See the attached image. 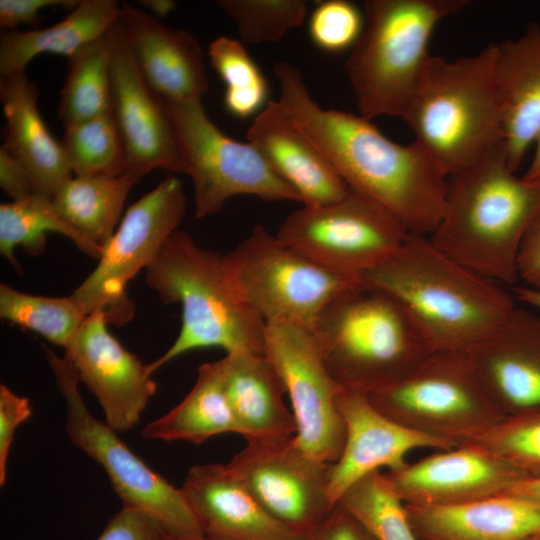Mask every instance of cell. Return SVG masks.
I'll return each instance as SVG.
<instances>
[{
	"instance_id": "1",
	"label": "cell",
	"mask_w": 540,
	"mask_h": 540,
	"mask_svg": "<svg viewBox=\"0 0 540 540\" xmlns=\"http://www.w3.org/2000/svg\"><path fill=\"white\" fill-rule=\"evenodd\" d=\"M274 72L279 100L347 186L382 206L409 234L431 235L448 183L434 157L416 140L392 141L361 115L320 107L291 64L279 62Z\"/></svg>"
},
{
	"instance_id": "2",
	"label": "cell",
	"mask_w": 540,
	"mask_h": 540,
	"mask_svg": "<svg viewBox=\"0 0 540 540\" xmlns=\"http://www.w3.org/2000/svg\"><path fill=\"white\" fill-rule=\"evenodd\" d=\"M359 278L394 296L434 352L468 351L516 307L502 285L455 261L423 235L408 234L390 259Z\"/></svg>"
},
{
	"instance_id": "3",
	"label": "cell",
	"mask_w": 540,
	"mask_h": 540,
	"mask_svg": "<svg viewBox=\"0 0 540 540\" xmlns=\"http://www.w3.org/2000/svg\"><path fill=\"white\" fill-rule=\"evenodd\" d=\"M540 213V182L518 177L504 142L448 177L432 243L455 261L500 284L518 281L517 258Z\"/></svg>"
},
{
	"instance_id": "4",
	"label": "cell",
	"mask_w": 540,
	"mask_h": 540,
	"mask_svg": "<svg viewBox=\"0 0 540 540\" xmlns=\"http://www.w3.org/2000/svg\"><path fill=\"white\" fill-rule=\"evenodd\" d=\"M146 282L163 303L182 307L179 334L148 364L152 373L200 348L265 355L266 322L238 293L226 254L201 248L191 235L177 230L146 269Z\"/></svg>"
},
{
	"instance_id": "5",
	"label": "cell",
	"mask_w": 540,
	"mask_h": 540,
	"mask_svg": "<svg viewBox=\"0 0 540 540\" xmlns=\"http://www.w3.org/2000/svg\"><path fill=\"white\" fill-rule=\"evenodd\" d=\"M312 332L335 382L365 394L406 378L434 352L394 296L362 282L332 299Z\"/></svg>"
},
{
	"instance_id": "6",
	"label": "cell",
	"mask_w": 540,
	"mask_h": 540,
	"mask_svg": "<svg viewBox=\"0 0 540 540\" xmlns=\"http://www.w3.org/2000/svg\"><path fill=\"white\" fill-rule=\"evenodd\" d=\"M496 44L449 60L430 56L403 120L447 176L503 142Z\"/></svg>"
},
{
	"instance_id": "7",
	"label": "cell",
	"mask_w": 540,
	"mask_h": 540,
	"mask_svg": "<svg viewBox=\"0 0 540 540\" xmlns=\"http://www.w3.org/2000/svg\"><path fill=\"white\" fill-rule=\"evenodd\" d=\"M469 0H366L365 25L344 69L360 115L403 119L431 56L435 27Z\"/></svg>"
},
{
	"instance_id": "8",
	"label": "cell",
	"mask_w": 540,
	"mask_h": 540,
	"mask_svg": "<svg viewBox=\"0 0 540 540\" xmlns=\"http://www.w3.org/2000/svg\"><path fill=\"white\" fill-rule=\"evenodd\" d=\"M366 395L395 422L458 446L476 441L506 417L467 352L435 351L406 378Z\"/></svg>"
},
{
	"instance_id": "9",
	"label": "cell",
	"mask_w": 540,
	"mask_h": 540,
	"mask_svg": "<svg viewBox=\"0 0 540 540\" xmlns=\"http://www.w3.org/2000/svg\"><path fill=\"white\" fill-rule=\"evenodd\" d=\"M46 349L57 387L65 401L66 434L70 441L103 467L123 506L145 512L175 540L205 537L180 488L152 470L116 435L97 420L80 394L79 379L68 358Z\"/></svg>"
},
{
	"instance_id": "10",
	"label": "cell",
	"mask_w": 540,
	"mask_h": 540,
	"mask_svg": "<svg viewBox=\"0 0 540 540\" xmlns=\"http://www.w3.org/2000/svg\"><path fill=\"white\" fill-rule=\"evenodd\" d=\"M226 255L238 293L265 322H293L312 331L332 299L361 283L315 263L261 225Z\"/></svg>"
},
{
	"instance_id": "11",
	"label": "cell",
	"mask_w": 540,
	"mask_h": 540,
	"mask_svg": "<svg viewBox=\"0 0 540 540\" xmlns=\"http://www.w3.org/2000/svg\"><path fill=\"white\" fill-rule=\"evenodd\" d=\"M163 102L176 137L184 174L189 175L193 183L197 218L217 213L236 195L300 202L298 194L251 143L234 140L216 127L206 114L201 99Z\"/></svg>"
},
{
	"instance_id": "12",
	"label": "cell",
	"mask_w": 540,
	"mask_h": 540,
	"mask_svg": "<svg viewBox=\"0 0 540 540\" xmlns=\"http://www.w3.org/2000/svg\"><path fill=\"white\" fill-rule=\"evenodd\" d=\"M185 207L183 183L169 175L127 209L97 266L72 294L88 315L101 312L116 326L133 318L127 284L154 262L178 230Z\"/></svg>"
},
{
	"instance_id": "13",
	"label": "cell",
	"mask_w": 540,
	"mask_h": 540,
	"mask_svg": "<svg viewBox=\"0 0 540 540\" xmlns=\"http://www.w3.org/2000/svg\"><path fill=\"white\" fill-rule=\"evenodd\" d=\"M408 234L382 206L349 188L337 201L293 211L276 236L315 263L359 278L390 259Z\"/></svg>"
},
{
	"instance_id": "14",
	"label": "cell",
	"mask_w": 540,
	"mask_h": 540,
	"mask_svg": "<svg viewBox=\"0 0 540 540\" xmlns=\"http://www.w3.org/2000/svg\"><path fill=\"white\" fill-rule=\"evenodd\" d=\"M226 465L273 517L306 536L335 507L328 496L332 463L307 453L295 436L248 440Z\"/></svg>"
},
{
	"instance_id": "15",
	"label": "cell",
	"mask_w": 540,
	"mask_h": 540,
	"mask_svg": "<svg viewBox=\"0 0 540 540\" xmlns=\"http://www.w3.org/2000/svg\"><path fill=\"white\" fill-rule=\"evenodd\" d=\"M264 351L290 397L296 442L313 457L335 463L345 442L336 406L341 386L328 372L313 332L293 322H266Z\"/></svg>"
},
{
	"instance_id": "16",
	"label": "cell",
	"mask_w": 540,
	"mask_h": 540,
	"mask_svg": "<svg viewBox=\"0 0 540 540\" xmlns=\"http://www.w3.org/2000/svg\"><path fill=\"white\" fill-rule=\"evenodd\" d=\"M109 38L111 112L124 144L125 173L138 182L154 169L184 174L176 137L162 98L143 78L117 23L110 29Z\"/></svg>"
},
{
	"instance_id": "17",
	"label": "cell",
	"mask_w": 540,
	"mask_h": 540,
	"mask_svg": "<svg viewBox=\"0 0 540 540\" xmlns=\"http://www.w3.org/2000/svg\"><path fill=\"white\" fill-rule=\"evenodd\" d=\"M107 325L101 312L89 314L64 356L98 400L105 423L115 432H127L138 424L157 385L149 365L124 348Z\"/></svg>"
},
{
	"instance_id": "18",
	"label": "cell",
	"mask_w": 540,
	"mask_h": 540,
	"mask_svg": "<svg viewBox=\"0 0 540 540\" xmlns=\"http://www.w3.org/2000/svg\"><path fill=\"white\" fill-rule=\"evenodd\" d=\"M407 505L450 506L503 494L530 478L476 444L467 443L385 472Z\"/></svg>"
},
{
	"instance_id": "19",
	"label": "cell",
	"mask_w": 540,
	"mask_h": 540,
	"mask_svg": "<svg viewBox=\"0 0 540 540\" xmlns=\"http://www.w3.org/2000/svg\"><path fill=\"white\" fill-rule=\"evenodd\" d=\"M336 406L345 424V442L329 472L328 496L335 506L361 478L407 464L405 456L419 448L449 450L455 443L407 428L381 413L363 392L340 388Z\"/></svg>"
},
{
	"instance_id": "20",
	"label": "cell",
	"mask_w": 540,
	"mask_h": 540,
	"mask_svg": "<svg viewBox=\"0 0 540 540\" xmlns=\"http://www.w3.org/2000/svg\"><path fill=\"white\" fill-rule=\"evenodd\" d=\"M466 352L506 416L540 410V312L515 307Z\"/></svg>"
},
{
	"instance_id": "21",
	"label": "cell",
	"mask_w": 540,
	"mask_h": 540,
	"mask_svg": "<svg viewBox=\"0 0 540 540\" xmlns=\"http://www.w3.org/2000/svg\"><path fill=\"white\" fill-rule=\"evenodd\" d=\"M118 30L149 87L163 100H200L208 90L203 52L187 31L170 28L127 2Z\"/></svg>"
},
{
	"instance_id": "22",
	"label": "cell",
	"mask_w": 540,
	"mask_h": 540,
	"mask_svg": "<svg viewBox=\"0 0 540 540\" xmlns=\"http://www.w3.org/2000/svg\"><path fill=\"white\" fill-rule=\"evenodd\" d=\"M211 540H308L273 517L227 465L191 467L180 487Z\"/></svg>"
},
{
	"instance_id": "23",
	"label": "cell",
	"mask_w": 540,
	"mask_h": 540,
	"mask_svg": "<svg viewBox=\"0 0 540 540\" xmlns=\"http://www.w3.org/2000/svg\"><path fill=\"white\" fill-rule=\"evenodd\" d=\"M247 140L298 194L303 206L331 203L349 191L335 168L280 100L269 101L255 116Z\"/></svg>"
},
{
	"instance_id": "24",
	"label": "cell",
	"mask_w": 540,
	"mask_h": 540,
	"mask_svg": "<svg viewBox=\"0 0 540 540\" xmlns=\"http://www.w3.org/2000/svg\"><path fill=\"white\" fill-rule=\"evenodd\" d=\"M419 540H528L540 537V502L498 494L450 506L405 504Z\"/></svg>"
},
{
	"instance_id": "25",
	"label": "cell",
	"mask_w": 540,
	"mask_h": 540,
	"mask_svg": "<svg viewBox=\"0 0 540 540\" xmlns=\"http://www.w3.org/2000/svg\"><path fill=\"white\" fill-rule=\"evenodd\" d=\"M495 79L502 110V136L516 172L540 129V25L496 44Z\"/></svg>"
},
{
	"instance_id": "26",
	"label": "cell",
	"mask_w": 540,
	"mask_h": 540,
	"mask_svg": "<svg viewBox=\"0 0 540 540\" xmlns=\"http://www.w3.org/2000/svg\"><path fill=\"white\" fill-rule=\"evenodd\" d=\"M0 100L6 124L1 147L28 171L34 194L52 197L72 172L61 143L48 130L38 109V89L26 71L0 77Z\"/></svg>"
},
{
	"instance_id": "27",
	"label": "cell",
	"mask_w": 540,
	"mask_h": 540,
	"mask_svg": "<svg viewBox=\"0 0 540 540\" xmlns=\"http://www.w3.org/2000/svg\"><path fill=\"white\" fill-rule=\"evenodd\" d=\"M218 361L226 395L246 441L295 436V417L283 402L284 382L265 355L231 353Z\"/></svg>"
},
{
	"instance_id": "28",
	"label": "cell",
	"mask_w": 540,
	"mask_h": 540,
	"mask_svg": "<svg viewBox=\"0 0 540 540\" xmlns=\"http://www.w3.org/2000/svg\"><path fill=\"white\" fill-rule=\"evenodd\" d=\"M121 6L122 3L117 0H81L55 25L2 34L1 75L26 71L28 63L43 53L72 57L80 49L108 33L120 18Z\"/></svg>"
},
{
	"instance_id": "29",
	"label": "cell",
	"mask_w": 540,
	"mask_h": 540,
	"mask_svg": "<svg viewBox=\"0 0 540 540\" xmlns=\"http://www.w3.org/2000/svg\"><path fill=\"white\" fill-rule=\"evenodd\" d=\"M223 433L240 434V431L225 392L218 360L199 366L195 384L184 399L141 430L145 439L183 440L195 444Z\"/></svg>"
},
{
	"instance_id": "30",
	"label": "cell",
	"mask_w": 540,
	"mask_h": 540,
	"mask_svg": "<svg viewBox=\"0 0 540 540\" xmlns=\"http://www.w3.org/2000/svg\"><path fill=\"white\" fill-rule=\"evenodd\" d=\"M137 183L126 173L75 176L63 182L51 200L70 226L103 249L115 232L130 190Z\"/></svg>"
},
{
	"instance_id": "31",
	"label": "cell",
	"mask_w": 540,
	"mask_h": 540,
	"mask_svg": "<svg viewBox=\"0 0 540 540\" xmlns=\"http://www.w3.org/2000/svg\"><path fill=\"white\" fill-rule=\"evenodd\" d=\"M47 232L64 235L94 259L102 254V247L70 226L47 196L32 194L0 205V252L16 270L21 267L14 255L15 248L22 246L27 254L39 255L45 250Z\"/></svg>"
},
{
	"instance_id": "32",
	"label": "cell",
	"mask_w": 540,
	"mask_h": 540,
	"mask_svg": "<svg viewBox=\"0 0 540 540\" xmlns=\"http://www.w3.org/2000/svg\"><path fill=\"white\" fill-rule=\"evenodd\" d=\"M109 31L69 58L58 108L59 118L65 128L111 110Z\"/></svg>"
},
{
	"instance_id": "33",
	"label": "cell",
	"mask_w": 540,
	"mask_h": 540,
	"mask_svg": "<svg viewBox=\"0 0 540 540\" xmlns=\"http://www.w3.org/2000/svg\"><path fill=\"white\" fill-rule=\"evenodd\" d=\"M336 505L353 516L376 540H419L405 504L385 472L374 471L358 480Z\"/></svg>"
},
{
	"instance_id": "34",
	"label": "cell",
	"mask_w": 540,
	"mask_h": 540,
	"mask_svg": "<svg viewBox=\"0 0 540 540\" xmlns=\"http://www.w3.org/2000/svg\"><path fill=\"white\" fill-rule=\"evenodd\" d=\"M0 316L40 334L49 342L65 349L88 314L73 295L67 297L31 295L2 283Z\"/></svg>"
},
{
	"instance_id": "35",
	"label": "cell",
	"mask_w": 540,
	"mask_h": 540,
	"mask_svg": "<svg viewBox=\"0 0 540 540\" xmlns=\"http://www.w3.org/2000/svg\"><path fill=\"white\" fill-rule=\"evenodd\" d=\"M60 143L75 176H119L125 173L124 144L111 110L65 128Z\"/></svg>"
},
{
	"instance_id": "36",
	"label": "cell",
	"mask_w": 540,
	"mask_h": 540,
	"mask_svg": "<svg viewBox=\"0 0 540 540\" xmlns=\"http://www.w3.org/2000/svg\"><path fill=\"white\" fill-rule=\"evenodd\" d=\"M208 56L211 66L225 83L227 111L242 119L257 115L267 105L268 84L243 44L219 36L209 44Z\"/></svg>"
},
{
	"instance_id": "37",
	"label": "cell",
	"mask_w": 540,
	"mask_h": 540,
	"mask_svg": "<svg viewBox=\"0 0 540 540\" xmlns=\"http://www.w3.org/2000/svg\"><path fill=\"white\" fill-rule=\"evenodd\" d=\"M235 22L244 44L275 43L300 26L307 13L304 0H219Z\"/></svg>"
},
{
	"instance_id": "38",
	"label": "cell",
	"mask_w": 540,
	"mask_h": 540,
	"mask_svg": "<svg viewBox=\"0 0 540 540\" xmlns=\"http://www.w3.org/2000/svg\"><path fill=\"white\" fill-rule=\"evenodd\" d=\"M476 443L530 478L540 477V410L506 416Z\"/></svg>"
},
{
	"instance_id": "39",
	"label": "cell",
	"mask_w": 540,
	"mask_h": 540,
	"mask_svg": "<svg viewBox=\"0 0 540 540\" xmlns=\"http://www.w3.org/2000/svg\"><path fill=\"white\" fill-rule=\"evenodd\" d=\"M365 25L364 13L354 3L328 0L318 3L309 21V35L321 50L339 53L351 50Z\"/></svg>"
},
{
	"instance_id": "40",
	"label": "cell",
	"mask_w": 540,
	"mask_h": 540,
	"mask_svg": "<svg viewBox=\"0 0 540 540\" xmlns=\"http://www.w3.org/2000/svg\"><path fill=\"white\" fill-rule=\"evenodd\" d=\"M164 528L151 516L123 506L110 519L96 540H170Z\"/></svg>"
},
{
	"instance_id": "41",
	"label": "cell",
	"mask_w": 540,
	"mask_h": 540,
	"mask_svg": "<svg viewBox=\"0 0 540 540\" xmlns=\"http://www.w3.org/2000/svg\"><path fill=\"white\" fill-rule=\"evenodd\" d=\"M32 414L30 401L0 386V485L6 483L7 462L17 427Z\"/></svg>"
},
{
	"instance_id": "42",
	"label": "cell",
	"mask_w": 540,
	"mask_h": 540,
	"mask_svg": "<svg viewBox=\"0 0 540 540\" xmlns=\"http://www.w3.org/2000/svg\"><path fill=\"white\" fill-rule=\"evenodd\" d=\"M78 3V0H0V26L12 31L21 24L38 26L42 9L62 7L71 11Z\"/></svg>"
},
{
	"instance_id": "43",
	"label": "cell",
	"mask_w": 540,
	"mask_h": 540,
	"mask_svg": "<svg viewBox=\"0 0 540 540\" xmlns=\"http://www.w3.org/2000/svg\"><path fill=\"white\" fill-rule=\"evenodd\" d=\"M308 540H376L353 516L335 505Z\"/></svg>"
},
{
	"instance_id": "44",
	"label": "cell",
	"mask_w": 540,
	"mask_h": 540,
	"mask_svg": "<svg viewBox=\"0 0 540 540\" xmlns=\"http://www.w3.org/2000/svg\"><path fill=\"white\" fill-rule=\"evenodd\" d=\"M518 280L540 290V213L528 229L517 258Z\"/></svg>"
},
{
	"instance_id": "45",
	"label": "cell",
	"mask_w": 540,
	"mask_h": 540,
	"mask_svg": "<svg viewBox=\"0 0 540 540\" xmlns=\"http://www.w3.org/2000/svg\"><path fill=\"white\" fill-rule=\"evenodd\" d=\"M0 186L13 201L34 194L32 179L28 171L3 147H0Z\"/></svg>"
},
{
	"instance_id": "46",
	"label": "cell",
	"mask_w": 540,
	"mask_h": 540,
	"mask_svg": "<svg viewBox=\"0 0 540 540\" xmlns=\"http://www.w3.org/2000/svg\"><path fill=\"white\" fill-rule=\"evenodd\" d=\"M505 493L540 502V477L527 478L515 484Z\"/></svg>"
},
{
	"instance_id": "47",
	"label": "cell",
	"mask_w": 540,
	"mask_h": 540,
	"mask_svg": "<svg viewBox=\"0 0 540 540\" xmlns=\"http://www.w3.org/2000/svg\"><path fill=\"white\" fill-rule=\"evenodd\" d=\"M511 288L516 299L540 312V290L524 285H514Z\"/></svg>"
},
{
	"instance_id": "48",
	"label": "cell",
	"mask_w": 540,
	"mask_h": 540,
	"mask_svg": "<svg viewBox=\"0 0 540 540\" xmlns=\"http://www.w3.org/2000/svg\"><path fill=\"white\" fill-rule=\"evenodd\" d=\"M140 3L157 17H166L172 13L177 3L172 0H141Z\"/></svg>"
},
{
	"instance_id": "49",
	"label": "cell",
	"mask_w": 540,
	"mask_h": 540,
	"mask_svg": "<svg viewBox=\"0 0 540 540\" xmlns=\"http://www.w3.org/2000/svg\"><path fill=\"white\" fill-rule=\"evenodd\" d=\"M535 150L526 173L522 176L530 182H540V129L534 140Z\"/></svg>"
},
{
	"instance_id": "50",
	"label": "cell",
	"mask_w": 540,
	"mask_h": 540,
	"mask_svg": "<svg viewBox=\"0 0 540 540\" xmlns=\"http://www.w3.org/2000/svg\"><path fill=\"white\" fill-rule=\"evenodd\" d=\"M170 540H175V539H172V538H171ZM196 540H211V539H208V538H206V537H203V538L196 539Z\"/></svg>"
},
{
	"instance_id": "51",
	"label": "cell",
	"mask_w": 540,
	"mask_h": 540,
	"mask_svg": "<svg viewBox=\"0 0 540 540\" xmlns=\"http://www.w3.org/2000/svg\"><path fill=\"white\" fill-rule=\"evenodd\" d=\"M528 540H540V537H536V538H532V539H528Z\"/></svg>"
}]
</instances>
